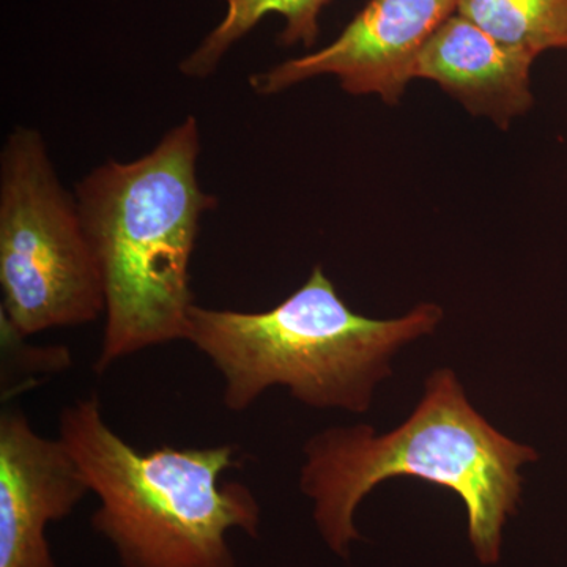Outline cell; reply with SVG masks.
Here are the masks:
<instances>
[{"mask_svg":"<svg viewBox=\"0 0 567 567\" xmlns=\"http://www.w3.org/2000/svg\"><path fill=\"white\" fill-rule=\"evenodd\" d=\"M199 125L188 115L136 162H107L76 200L104 284L106 324L96 372L151 347L185 341L189 264L200 218L218 200L197 181Z\"/></svg>","mask_w":567,"mask_h":567,"instance_id":"2","label":"cell"},{"mask_svg":"<svg viewBox=\"0 0 567 567\" xmlns=\"http://www.w3.org/2000/svg\"><path fill=\"white\" fill-rule=\"evenodd\" d=\"M436 305H420L401 319L353 312L323 268L265 312L193 305L185 341L210 360L224 380L223 402L245 412L271 386H287L301 404L363 413L377 383L391 375L401 347L432 333Z\"/></svg>","mask_w":567,"mask_h":567,"instance_id":"4","label":"cell"},{"mask_svg":"<svg viewBox=\"0 0 567 567\" xmlns=\"http://www.w3.org/2000/svg\"><path fill=\"white\" fill-rule=\"evenodd\" d=\"M535 59L454 13L425 43L413 78L435 81L472 114L487 115L506 128L532 107L529 69Z\"/></svg>","mask_w":567,"mask_h":567,"instance_id":"8","label":"cell"},{"mask_svg":"<svg viewBox=\"0 0 567 567\" xmlns=\"http://www.w3.org/2000/svg\"><path fill=\"white\" fill-rule=\"evenodd\" d=\"M0 286L2 333L17 339L91 323L106 309L78 200L28 126L10 133L0 155Z\"/></svg>","mask_w":567,"mask_h":567,"instance_id":"5","label":"cell"},{"mask_svg":"<svg viewBox=\"0 0 567 567\" xmlns=\"http://www.w3.org/2000/svg\"><path fill=\"white\" fill-rule=\"evenodd\" d=\"M226 17L181 63L188 78H207L218 69L226 52L264 20L279 14L286 20L281 33L284 44L303 43L315 47L319 37V17L331 0H223Z\"/></svg>","mask_w":567,"mask_h":567,"instance_id":"9","label":"cell"},{"mask_svg":"<svg viewBox=\"0 0 567 567\" xmlns=\"http://www.w3.org/2000/svg\"><path fill=\"white\" fill-rule=\"evenodd\" d=\"M458 0H369L323 50L254 74L251 87L262 95L298 82L333 74L353 95L379 93L395 103L413 80L417 55L436 29L457 11Z\"/></svg>","mask_w":567,"mask_h":567,"instance_id":"6","label":"cell"},{"mask_svg":"<svg viewBox=\"0 0 567 567\" xmlns=\"http://www.w3.org/2000/svg\"><path fill=\"white\" fill-rule=\"evenodd\" d=\"M59 439L99 496L92 528L122 567H238L229 533L259 537L256 496L221 483L240 465L237 446L141 453L106 423L99 394L62 410Z\"/></svg>","mask_w":567,"mask_h":567,"instance_id":"3","label":"cell"},{"mask_svg":"<svg viewBox=\"0 0 567 567\" xmlns=\"http://www.w3.org/2000/svg\"><path fill=\"white\" fill-rule=\"evenodd\" d=\"M456 13L535 58L567 50V0H458Z\"/></svg>","mask_w":567,"mask_h":567,"instance_id":"10","label":"cell"},{"mask_svg":"<svg viewBox=\"0 0 567 567\" xmlns=\"http://www.w3.org/2000/svg\"><path fill=\"white\" fill-rule=\"evenodd\" d=\"M305 456L301 491L315 503L320 536L339 557H349L361 539L354 511L364 496L383 481L409 476L458 495L476 558L496 565L503 529L520 503V468L537 453L496 431L470 404L456 374L439 369L412 415L394 431L375 435L365 424L331 427L306 443Z\"/></svg>","mask_w":567,"mask_h":567,"instance_id":"1","label":"cell"},{"mask_svg":"<svg viewBox=\"0 0 567 567\" xmlns=\"http://www.w3.org/2000/svg\"><path fill=\"white\" fill-rule=\"evenodd\" d=\"M91 492L61 439L33 431L20 409L0 416V567H58L48 527Z\"/></svg>","mask_w":567,"mask_h":567,"instance_id":"7","label":"cell"}]
</instances>
